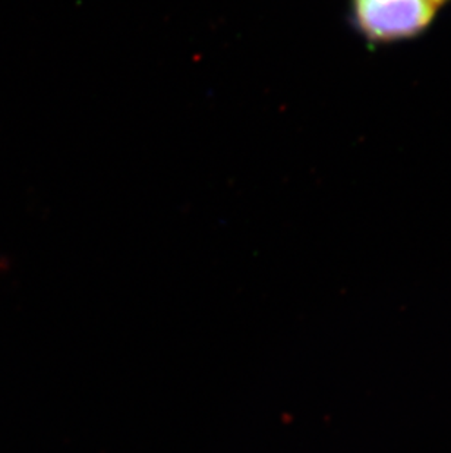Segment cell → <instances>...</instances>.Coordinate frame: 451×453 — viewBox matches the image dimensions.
<instances>
[{
    "mask_svg": "<svg viewBox=\"0 0 451 453\" xmlns=\"http://www.w3.org/2000/svg\"><path fill=\"white\" fill-rule=\"evenodd\" d=\"M428 2L434 4L435 8H441L444 4H450L451 0H428Z\"/></svg>",
    "mask_w": 451,
    "mask_h": 453,
    "instance_id": "2",
    "label": "cell"
},
{
    "mask_svg": "<svg viewBox=\"0 0 451 453\" xmlns=\"http://www.w3.org/2000/svg\"><path fill=\"white\" fill-rule=\"evenodd\" d=\"M428 0H349L354 30L371 44H394L424 35L437 17Z\"/></svg>",
    "mask_w": 451,
    "mask_h": 453,
    "instance_id": "1",
    "label": "cell"
}]
</instances>
